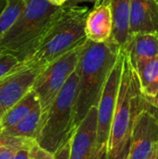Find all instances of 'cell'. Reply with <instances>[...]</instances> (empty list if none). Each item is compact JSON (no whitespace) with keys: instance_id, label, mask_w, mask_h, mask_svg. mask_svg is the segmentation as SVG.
I'll list each match as a JSON object with an SVG mask.
<instances>
[{"instance_id":"cell-13","label":"cell","mask_w":158,"mask_h":159,"mask_svg":"<svg viewBox=\"0 0 158 159\" xmlns=\"http://www.w3.org/2000/svg\"><path fill=\"white\" fill-rule=\"evenodd\" d=\"M133 67L144 99L150 105L158 107V57L140 61Z\"/></svg>"},{"instance_id":"cell-8","label":"cell","mask_w":158,"mask_h":159,"mask_svg":"<svg viewBox=\"0 0 158 159\" xmlns=\"http://www.w3.org/2000/svg\"><path fill=\"white\" fill-rule=\"evenodd\" d=\"M44 69L22 62L16 70L0 80V118L33 89Z\"/></svg>"},{"instance_id":"cell-12","label":"cell","mask_w":158,"mask_h":159,"mask_svg":"<svg viewBox=\"0 0 158 159\" xmlns=\"http://www.w3.org/2000/svg\"><path fill=\"white\" fill-rule=\"evenodd\" d=\"M144 33H158V3L155 0H131L129 38Z\"/></svg>"},{"instance_id":"cell-14","label":"cell","mask_w":158,"mask_h":159,"mask_svg":"<svg viewBox=\"0 0 158 159\" xmlns=\"http://www.w3.org/2000/svg\"><path fill=\"white\" fill-rule=\"evenodd\" d=\"M110 4L114 30L112 40L120 49H124L129 38V18L131 0H107Z\"/></svg>"},{"instance_id":"cell-27","label":"cell","mask_w":158,"mask_h":159,"mask_svg":"<svg viewBox=\"0 0 158 159\" xmlns=\"http://www.w3.org/2000/svg\"><path fill=\"white\" fill-rule=\"evenodd\" d=\"M48 2H50L51 4L55 5V6H58V7H61L63 5H65L69 0H47Z\"/></svg>"},{"instance_id":"cell-31","label":"cell","mask_w":158,"mask_h":159,"mask_svg":"<svg viewBox=\"0 0 158 159\" xmlns=\"http://www.w3.org/2000/svg\"><path fill=\"white\" fill-rule=\"evenodd\" d=\"M157 159H158V146H157Z\"/></svg>"},{"instance_id":"cell-15","label":"cell","mask_w":158,"mask_h":159,"mask_svg":"<svg viewBox=\"0 0 158 159\" xmlns=\"http://www.w3.org/2000/svg\"><path fill=\"white\" fill-rule=\"evenodd\" d=\"M124 49L133 65L140 61L158 57V33L137 34L129 39Z\"/></svg>"},{"instance_id":"cell-7","label":"cell","mask_w":158,"mask_h":159,"mask_svg":"<svg viewBox=\"0 0 158 159\" xmlns=\"http://www.w3.org/2000/svg\"><path fill=\"white\" fill-rule=\"evenodd\" d=\"M124 51L120 49L118 58L112 68L105 86L103 88L100 102L98 103V136L97 149L108 146L111 127L115 110L117 95L123 71Z\"/></svg>"},{"instance_id":"cell-17","label":"cell","mask_w":158,"mask_h":159,"mask_svg":"<svg viewBox=\"0 0 158 159\" xmlns=\"http://www.w3.org/2000/svg\"><path fill=\"white\" fill-rule=\"evenodd\" d=\"M42 109L40 103L22 120L19 123L10 127L8 129H3L6 134L15 136V137H24V138H31L36 140L41 123H42Z\"/></svg>"},{"instance_id":"cell-30","label":"cell","mask_w":158,"mask_h":159,"mask_svg":"<svg viewBox=\"0 0 158 159\" xmlns=\"http://www.w3.org/2000/svg\"><path fill=\"white\" fill-rule=\"evenodd\" d=\"M148 159H157V147H156V149L155 150V152L152 154V156H151Z\"/></svg>"},{"instance_id":"cell-3","label":"cell","mask_w":158,"mask_h":159,"mask_svg":"<svg viewBox=\"0 0 158 159\" xmlns=\"http://www.w3.org/2000/svg\"><path fill=\"white\" fill-rule=\"evenodd\" d=\"M123 51V71L107 146L108 155L117 154L130 139L136 118L148 103L141 91L137 73L125 49Z\"/></svg>"},{"instance_id":"cell-9","label":"cell","mask_w":158,"mask_h":159,"mask_svg":"<svg viewBox=\"0 0 158 159\" xmlns=\"http://www.w3.org/2000/svg\"><path fill=\"white\" fill-rule=\"evenodd\" d=\"M158 145V121L149 103L139 114L129 141V159H148Z\"/></svg>"},{"instance_id":"cell-25","label":"cell","mask_w":158,"mask_h":159,"mask_svg":"<svg viewBox=\"0 0 158 159\" xmlns=\"http://www.w3.org/2000/svg\"><path fill=\"white\" fill-rule=\"evenodd\" d=\"M107 157H108L107 146H103L96 150L92 159H107Z\"/></svg>"},{"instance_id":"cell-5","label":"cell","mask_w":158,"mask_h":159,"mask_svg":"<svg viewBox=\"0 0 158 159\" xmlns=\"http://www.w3.org/2000/svg\"><path fill=\"white\" fill-rule=\"evenodd\" d=\"M60 7L47 0H25L18 19L0 39V52L13 53L22 61Z\"/></svg>"},{"instance_id":"cell-32","label":"cell","mask_w":158,"mask_h":159,"mask_svg":"<svg viewBox=\"0 0 158 159\" xmlns=\"http://www.w3.org/2000/svg\"><path fill=\"white\" fill-rule=\"evenodd\" d=\"M155 1H156V2H157V3H158V0H155Z\"/></svg>"},{"instance_id":"cell-18","label":"cell","mask_w":158,"mask_h":159,"mask_svg":"<svg viewBox=\"0 0 158 159\" xmlns=\"http://www.w3.org/2000/svg\"><path fill=\"white\" fill-rule=\"evenodd\" d=\"M24 4L25 0H7V6L0 15V39L18 19L24 7Z\"/></svg>"},{"instance_id":"cell-4","label":"cell","mask_w":158,"mask_h":159,"mask_svg":"<svg viewBox=\"0 0 158 159\" xmlns=\"http://www.w3.org/2000/svg\"><path fill=\"white\" fill-rule=\"evenodd\" d=\"M78 84L79 75L76 69L67 79L47 113L42 117L35 142L53 154L70 141L76 129L74 118Z\"/></svg>"},{"instance_id":"cell-20","label":"cell","mask_w":158,"mask_h":159,"mask_svg":"<svg viewBox=\"0 0 158 159\" xmlns=\"http://www.w3.org/2000/svg\"><path fill=\"white\" fill-rule=\"evenodd\" d=\"M55 154L44 149L36 143L31 148V159H54Z\"/></svg>"},{"instance_id":"cell-28","label":"cell","mask_w":158,"mask_h":159,"mask_svg":"<svg viewBox=\"0 0 158 159\" xmlns=\"http://www.w3.org/2000/svg\"><path fill=\"white\" fill-rule=\"evenodd\" d=\"M7 6V0H0V15L6 9Z\"/></svg>"},{"instance_id":"cell-2","label":"cell","mask_w":158,"mask_h":159,"mask_svg":"<svg viewBox=\"0 0 158 159\" xmlns=\"http://www.w3.org/2000/svg\"><path fill=\"white\" fill-rule=\"evenodd\" d=\"M119 52L120 48L112 38L103 43L87 41L76 68L79 84L75 103V128L79 126L92 107L98 106L103 88Z\"/></svg>"},{"instance_id":"cell-19","label":"cell","mask_w":158,"mask_h":159,"mask_svg":"<svg viewBox=\"0 0 158 159\" xmlns=\"http://www.w3.org/2000/svg\"><path fill=\"white\" fill-rule=\"evenodd\" d=\"M21 61L19 58L13 53L4 52L0 54V80L4 78L6 75L16 70L20 65H21Z\"/></svg>"},{"instance_id":"cell-11","label":"cell","mask_w":158,"mask_h":159,"mask_svg":"<svg viewBox=\"0 0 158 159\" xmlns=\"http://www.w3.org/2000/svg\"><path fill=\"white\" fill-rule=\"evenodd\" d=\"M114 20L110 4L103 0L89 11L85 25L88 40L96 43L108 41L113 35Z\"/></svg>"},{"instance_id":"cell-33","label":"cell","mask_w":158,"mask_h":159,"mask_svg":"<svg viewBox=\"0 0 158 159\" xmlns=\"http://www.w3.org/2000/svg\"><path fill=\"white\" fill-rule=\"evenodd\" d=\"M0 119H1V118H0Z\"/></svg>"},{"instance_id":"cell-1","label":"cell","mask_w":158,"mask_h":159,"mask_svg":"<svg viewBox=\"0 0 158 159\" xmlns=\"http://www.w3.org/2000/svg\"><path fill=\"white\" fill-rule=\"evenodd\" d=\"M88 13L87 7L61 6L22 62L46 68L68 51L87 42L85 25Z\"/></svg>"},{"instance_id":"cell-23","label":"cell","mask_w":158,"mask_h":159,"mask_svg":"<svg viewBox=\"0 0 158 159\" xmlns=\"http://www.w3.org/2000/svg\"><path fill=\"white\" fill-rule=\"evenodd\" d=\"M70 156V141L63 144L56 153L54 159H69Z\"/></svg>"},{"instance_id":"cell-29","label":"cell","mask_w":158,"mask_h":159,"mask_svg":"<svg viewBox=\"0 0 158 159\" xmlns=\"http://www.w3.org/2000/svg\"><path fill=\"white\" fill-rule=\"evenodd\" d=\"M149 106H150V109L152 110V112L154 113L155 116L156 117V119H157L158 121V107H154V106H152L150 104H149Z\"/></svg>"},{"instance_id":"cell-6","label":"cell","mask_w":158,"mask_h":159,"mask_svg":"<svg viewBox=\"0 0 158 159\" xmlns=\"http://www.w3.org/2000/svg\"><path fill=\"white\" fill-rule=\"evenodd\" d=\"M86 43L77 46L49 63L35 81L33 89L38 97L43 116L49 110L67 79L76 70Z\"/></svg>"},{"instance_id":"cell-10","label":"cell","mask_w":158,"mask_h":159,"mask_svg":"<svg viewBox=\"0 0 158 159\" xmlns=\"http://www.w3.org/2000/svg\"><path fill=\"white\" fill-rule=\"evenodd\" d=\"M98 108L92 107L70 139L69 159H92L97 150Z\"/></svg>"},{"instance_id":"cell-24","label":"cell","mask_w":158,"mask_h":159,"mask_svg":"<svg viewBox=\"0 0 158 159\" xmlns=\"http://www.w3.org/2000/svg\"><path fill=\"white\" fill-rule=\"evenodd\" d=\"M32 147H25V148L20 149L11 159H31V148Z\"/></svg>"},{"instance_id":"cell-26","label":"cell","mask_w":158,"mask_h":159,"mask_svg":"<svg viewBox=\"0 0 158 159\" xmlns=\"http://www.w3.org/2000/svg\"><path fill=\"white\" fill-rule=\"evenodd\" d=\"M103 0H69L66 5L69 6H78L81 3H85V2H89V3H94L95 6L99 5L100 3H102Z\"/></svg>"},{"instance_id":"cell-16","label":"cell","mask_w":158,"mask_h":159,"mask_svg":"<svg viewBox=\"0 0 158 159\" xmlns=\"http://www.w3.org/2000/svg\"><path fill=\"white\" fill-rule=\"evenodd\" d=\"M39 104V100L32 89L25 97H23L20 102L14 104L9 110H7L0 119V125L3 129L13 127L20 120H22L26 116H28L37 105Z\"/></svg>"},{"instance_id":"cell-21","label":"cell","mask_w":158,"mask_h":159,"mask_svg":"<svg viewBox=\"0 0 158 159\" xmlns=\"http://www.w3.org/2000/svg\"><path fill=\"white\" fill-rule=\"evenodd\" d=\"M20 149H21V147H19V146L1 147L0 148V159H11Z\"/></svg>"},{"instance_id":"cell-22","label":"cell","mask_w":158,"mask_h":159,"mask_svg":"<svg viewBox=\"0 0 158 159\" xmlns=\"http://www.w3.org/2000/svg\"><path fill=\"white\" fill-rule=\"evenodd\" d=\"M129 141L130 139L124 144L121 150L115 155H108L107 159H129Z\"/></svg>"}]
</instances>
